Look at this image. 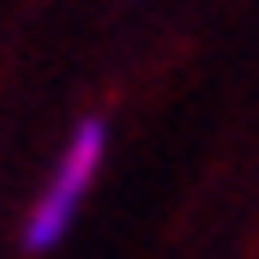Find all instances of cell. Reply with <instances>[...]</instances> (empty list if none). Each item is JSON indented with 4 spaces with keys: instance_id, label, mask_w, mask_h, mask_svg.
I'll return each mask as SVG.
<instances>
[{
    "instance_id": "cell-1",
    "label": "cell",
    "mask_w": 259,
    "mask_h": 259,
    "mask_svg": "<svg viewBox=\"0 0 259 259\" xmlns=\"http://www.w3.org/2000/svg\"><path fill=\"white\" fill-rule=\"evenodd\" d=\"M103 151H109V127H103V121H78V127H72L61 163H55L49 187H42V199H36L30 223H24V247H30V253H49L66 229H72L78 205H84L97 169H103Z\"/></svg>"
}]
</instances>
